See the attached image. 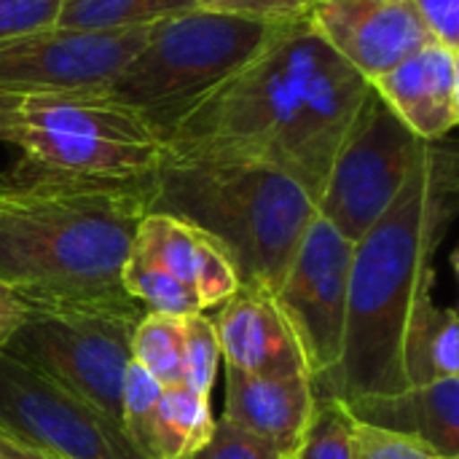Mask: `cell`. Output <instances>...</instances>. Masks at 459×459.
<instances>
[{
    "instance_id": "5bb4252c",
    "label": "cell",
    "mask_w": 459,
    "mask_h": 459,
    "mask_svg": "<svg viewBox=\"0 0 459 459\" xmlns=\"http://www.w3.org/2000/svg\"><path fill=\"white\" fill-rule=\"evenodd\" d=\"M223 368L245 377L307 374L304 355L272 290L239 288L212 317ZM309 377V374H307Z\"/></svg>"
},
{
    "instance_id": "8fae6325",
    "label": "cell",
    "mask_w": 459,
    "mask_h": 459,
    "mask_svg": "<svg viewBox=\"0 0 459 459\" xmlns=\"http://www.w3.org/2000/svg\"><path fill=\"white\" fill-rule=\"evenodd\" d=\"M153 24L126 30H67L54 24L3 40L0 89L16 94L100 91L140 51Z\"/></svg>"
},
{
    "instance_id": "d6986e66",
    "label": "cell",
    "mask_w": 459,
    "mask_h": 459,
    "mask_svg": "<svg viewBox=\"0 0 459 459\" xmlns=\"http://www.w3.org/2000/svg\"><path fill=\"white\" fill-rule=\"evenodd\" d=\"M215 417L210 395L178 385H164L156 425H153V449L151 459H191L212 436Z\"/></svg>"
},
{
    "instance_id": "f546056e",
    "label": "cell",
    "mask_w": 459,
    "mask_h": 459,
    "mask_svg": "<svg viewBox=\"0 0 459 459\" xmlns=\"http://www.w3.org/2000/svg\"><path fill=\"white\" fill-rule=\"evenodd\" d=\"M24 317H27L24 301L5 282H0V358L5 355V347Z\"/></svg>"
},
{
    "instance_id": "7c38bea8",
    "label": "cell",
    "mask_w": 459,
    "mask_h": 459,
    "mask_svg": "<svg viewBox=\"0 0 459 459\" xmlns=\"http://www.w3.org/2000/svg\"><path fill=\"white\" fill-rule=\"evenodd\" d=\"M307 22L368 83L430 43L411 0H317Z\"/></svg>"
},
{
    "instance_id": "1f68e13d",
    "label": "cell",
    "mask_w": 459,
    "mask_h": 459,
    "mask_svg": "<svg viewBox=\"0 0 459 459\" xmlns=\"http://www.w3.org/2000/svg\"><path fill=\"white\" fill-rule=\"evenodd\" d=\"M0 459H59L32 444H24L13 436H8L5 430H0Z\"/></svg>"
},
{
    "instance_id": "5b68a950",
    "label": "cell",
    "mask_w": 459,
    "mask_h": 459,
    "mask_svg": "<svg viewBox=\"0 0 459 459\" xmlns=\"http://www.w3.org/2000/svg\"><path fill=\"white\" fill-rule=\"evenodd\" d=\"M277 27L199 5L172 13L151 27L140 51L108 86L89 94L137 113L164 137L180 116L234 75Z\"/></svg>"
},
{
    "instance_id": "d4e9b609",
    "label": "cell",
    "mask_w": 459,
    "mask_h": 459,
    "mask_svg": "<svg viewBox=\"0 0 459 459\" xmlns=\"http://www.w3.org/2000/svg\"><path fill=\"white\" fill-rule=\"evenodd\" d=\"M191 459H288L280 449L266 444L264 438L218 420L210 441Z\"/></svg>"
},
{
    "instance_id": "4fadbf2b",
    "label": "cell",
    "mask_w": 459,
    "mask_h": 459,
    "mask_svg": "<svg viewBox=\"0 0 459 459\" xmlns=\"http://www.w3.org/2000/svg\"><path fill=\"white\" fill-rule=\"evenodd\" d=\"M371 89L417 140L438 143L459 121V48L430 40L377 75Z\"/></svg>"
},
{
    "instance_id": "ac0fdd59",
    "label": "cell",
    "mask_w": 459,
    "mask_h": 459,
    "mask_svg": "<svg viewBox=\"0 0 459 459\" xmlns=\"http://www.w3.org/2000/svg\"><path fill=\"white\" fill-rule=\"evenodd\" d=\"M459 377V320L452 307L425 301L403 342V379L409 385H428L436 379Z\"/></svg>"
},
{
    "instance_id": "ba28073f",
    "label": "cell",
    "mask_w": 459,
    "mask_h": 459,
    "mask_svg": "<svg viewBox=\"0 0 459 459\" xmlns=\"http://www.w3.org/2000/svg\"><path fill=\"white\" fill-rule=\"evenodd\" d=\"M350 264L352 242L317 212L272 293L299 342L315 395H325L331 377L342 363Z\"/></svg>"
},
{
    "instance_id": "6da1fadb",
    "label": "cell",
    "mask_w": 459,
    "mask_h": 459,
    "mask_svg": "<svg viewBox=\"0 0 459 459\" xmlns=\"http://www.w3.org/2000/svg\"><path fill=\"white\" fill-rule=\"evenodd\" d=\"M371 94V83L307 19L288 22L161 140L169 156L274 167L317 204L331 164Z\"/></svg>"
},
{
    "instance_id": "2e32d148",
    "label": "cell",
    "mask_w": 459,
    "mask_h": 459,
    "mask_svg": "<svg viewBox=\"0 0 459 459\" xmlns=\"http://www.w3.org/2000/svg\"><path fill=\"white\" fill-rule=\"evenodd\" d=\"M226 374V422L264 438L285 457H293L299 449L312 409L315 387L307 374L299 377H245L223 368Z\"/></svg>"
},
{
    "instance_id": "44dd1931",
    "label": "cell",
    "mask_w": 459,
    "mask_h": 459,
    "mask_svg": "<svg viewBox=\"0 0 459 459\" xmlns=\"http://www.w3.org/2000/svg\"><path fill=\"white\" fill-rule=\"evenodd\" d=\"M186 331L183 317L145 312L132 333V360L161 385H178L183 377Z\"/></svg>"
},
{
    "instance_id": "4dcf8cb0",
    "label": "cell",
    "mask_w": 459,
    "mask_h": 459,
    "mask_svg": "<svg viewBox=\"0 0 459 459\" xmlns=\"http://www.w3.org/2000/svg\"><path fill=\"white\" fill-rule=\"evenodd\" d=\"M22 97L16 91L0 89V143H11L16 121H19V108H22Z\"/></svg>"
},
{
    "instance_id": "30bf717a",
    "label": "cell",
    "mask_w": 459,
    "mask_h": 459,
    "mask_svg": "<svg viewBox=\"0 0 459 459\" xmlns=\"http://www.w3.org/2000/svg\"><path fill=\"white\" fill-rule=\"evenodd\" d=\"M0 430L59 459H145L116 417L11 355L0 358Z\"/></svg>"
},
{
    "instance_id": "9a60e30c",
    "label": "cell",
    "mask_w": 459,
    "mask_h": 459,
    "mask_svg": "<svg viewBox=\"0 0 459 459\" xmlns=\"http://www.w3.org/2000/svg\"><path fill=\"white\" fill-rule=\"evenodd\" d=\"M129 253L183 282L202 312L223 307L242 288L231 258L212 237L164 212H145Z\"/></svg>"
},
{
    "instance_id": "83f0119b",
    "label": "cell",
    "mask_w": 459,
    "mask_h": 459,
    "mask_svg": "<svg viewBox=\"0 0 459 459\" xmlns=\"http://www.w3.org/2000/svg\"><path fill=\"white\" fill-rule=\"evenodd\" d=\"M59 0H0V43L56 24Z\"/></svg>"
},
{
    "instance_id": "52a82bcc",
    "label": "cell",
    "mask_w": 459,
    "mask_h": 459,
    "mask_svg": "<svg viewBox=\"0 0 459 459\" xmlns=\"http://www.w3.org/2000/svg\"><path fill=\"white\" fill-rule=\"evenodd\" d=\"M143 315L137 301L27 309L5 355L118 420L132 333Z\"/></svg>"
},
{
    "instance_id": "f1b7e54d",
    "label": "cell",
    "mask_w": 459,
    "mask_h": 459,
    "mask_svg": "<svg viewBox=\"0 0 459 459\" xmlns=\"http://www.w3.org/2000/svg\"><path fill=\"white\" fill-rule=\"evenodd\" d=\"M430 40L459 48V0H411Z\"/></svg>"
},
{
    "instance_id": "3957f363",
    "label": "cell",
    "mask_w": 459,
    "mask_h": 459,
    "mask_svg": "<svg viewBox=\"0 0 459 459\" xmlns=\"http://www.w3.org/2000/svg\"><path fill=\"white\" fill-rule=\"evenodd\" d=\"M148 194L151 180L0 172V282L27 309L132 301L121 272Z\"/></svg>"
},
{
    "instance_id": "277c9868",
    "label": "cell",
    "mask_w": 459,
    "mask_h": 459,
    "mask_svg": "<svg viewBox=\"0 0 459 459\" xmlns=\"http://www.w3.org/2000/svg\"><path fill=\"white\" fill-rule=\"evenodd\" d=\"M148 212L196 226L226 250L242 288L274 293L317 204L274 167L167 153L151 178Z\"/></svg>"
},
{
    "instance_id": "e0dca14e",
    "label": "cell",
    "mask_w": 459,
    "mask_h": 459,
    "mask_svg": "<svg viewBox=\"0 0 459 459\" xmlns=\"http://www.w3.org/2000/svg\"><path fill=\"white\" fill-rule=\"evenodd\" d=\"M347 409L360 425L414 438L444 457L459 459V377L363 395L347 401Z\"/></svg>"
},
{
    "instance_id": "9c48e42d",
    "label": "cell",
    "mask_w": 459,
    "mask_h": 459,
    "mask_svg": "<svg viewBox=\"0 0 459 459\" xmlns=\"http://www.w3.org/2000/svg\"><path fill=\"white\" fill-rule=\"evenodd\" d=\"M422 145L371 94L331 164L317 212L355 245L401 194Z\"/></svg>"
},
{
    "instance_id": "7402d4cb",
    "label": "cell",
    "mask_w": 459,
    "mask_h": 459,
    "mask_svg": "<svg viewBox=\"0 0 459 459\" xmlns=\"http://www.w3.org/2000/svg\"><path fill=\"white\" fill-rule=\"evenodd\" d=\"M355 417L333 395H317L307 433L290 459H355Z\"/></svg>"
},
{
    "instance_id": "4316f807",
    "label": "cell",
    "mask_w": 459,
    "mask_h": 459,
    "mask_svg": "<svg viewBox=\"0 0 459 459\" xmlns=\"http://www.w3.org/2000/svg\"><path fill=\"white\" fill-rule=\"evenodd\" d=\"M315 3L317 0H196L199 8L237 13V16H247V19H258L269 24L301 22L309 16Z\"/></svg>"
},
{
    "instance_id": "7a4b0ae2",
    "label": "cell",
    "mask_w": 459,
    "mask_h": 459,
    "mask_svg": "<svg viewBox=\"0 0 459 459\" xmlns=\"http://www.w3.org/2000/svg\"><path fill=\"white\" fill-rule=\"evenodd\" d=\"M457 204V148L444 140L425 143L401 194L352 245L344 352L325 395L347 403L406 387V331L433 299V258Z\"/></svg>"
},
{
    "instance_id": "484cf974",
    "label": "cell",
    "mask_w": 459,
    "mask_h": 459,
    "mask_svg": "<svg viewBox=\"0 0 459 459\" xmlns=\"http://www.w3.org/2000/svg\"><path fill=\"white\" fill-rule=\"evenodd\" d=\"M355 459H452L438 455L436 449L406 438L395 436L387 430H377L368 425H355Z\"/></svg>"
},
{
    "instance_id": "603a6c76",
    "label": "cell",
    "mask_w": 459,
    "mask_h": 459,
    "mask_svg": "<svg viewBox=\"0 0 459 459\" xmlns=\"http://www.w3.org/2000/svg\"><path fill=\"white\" fill-rule=\"evenodd\" d=\"M161 390H164V385L159 379H153L134 360L129 363L124 387H121V417L118 420H121L126 438L145 459H151V449H153V425H156Z\"/></svg>"
},
{
    "instance_id": "8992f818",
    "label": "cell",
    "mask_w": 459,
    "mask_h": 459,
    "mask_svg": "<svg viewBox=\"0 0 459 459\" xmlns=\"http://www.w3.org/2000/svg\"><path fill=\"white\" fill-rule=\"evenodd\" d=\"M11 145L27 169L83 180H151L167 159L145 118L89 91L24 94Z\"/></svg>"
},
{
    "instance_id": "ffe728a7",
    "label": "cell",
    "mask_w": 459,
    "mask_h": 459,
    "mask_svg": "<svg viewBox=\"0 0 459 459\" xmlns=\"http://www.w3.org/2000/svg\"><path fill=\"white\" fill-rule=\"evenodd\" d=\"M196 8V0H59L56 27L126 30Z\"/></svg>"
},
{
    "instance_id": "cb8c5ba5",
    "label": "cell",
    "mask_w": 459,
    "mask_h": 459,
    "mask_svg": "<svg viewBox=\"0 0 459 459\" xmlns=\"http://www.w3.org/2000/svg\"><path fill=\"white\" fill-rule=\"evenodd\" d=\"M186 347H183V377L180 382L196 393L210 395L218 368H221V344L212 325V317L204 312L183 317Z\"/></svg>"
}]
</instances>
